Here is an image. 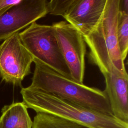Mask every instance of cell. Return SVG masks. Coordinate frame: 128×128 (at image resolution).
Here are the masks:
<instances>
[{
    "label": "cell",
    "instance_id": "cell-1",
    "mask_svg": "<svg viewBox=\"0 0 128 128\" xmlns=\"http://www.w3.org/2000/svg\"><path fill=\"white\" fill-rule=\"evenodd\" d=\"M34 70L30 87L54 94L104 114L112 116L104 91L78 82L34 58Z\"/></svg>",
    "mask_w": 128,
    "mask_h": 128
},
{
    "label": "cell",
    "instance_id": "cell-2",
    "mask_svg": "<svg viewBox=\"0 0 128 128\" xmlns=\"http://www.w3.org/2000/svg\"><path fill=\"white\" fill-rule=\"evenodd\" d=\"M23 102L36 112L53 115L90 128H128V123L113 116L83 107L29 86L20 90Z\"/></svg>",
    "mask_w": 128,
    "mask_h": 128
},
{
    "label": "cell",
    "instance_id": "cell-3",
    "mask_svg": "<svg viewBox=\"0 0 128 128\" xmlns=\"http://www.w3.org/2000/svg\"><path fill=\"white\" fill-rule=\"evenodd\" d=\"M84 38L90 48V60L98 68L104 78V91L108 96L112 116L128 123V73L122 72L114 66L106 48L94 30Z\"/></svg>",
    "mask_w": 128,
    "mask_h": 128
},
{
    "label": "cell",
    "instance_id": "cell-4",
    "mask_svg": "<svg viewBox=\"0 0 128 128\" xmlns=\"http://www.w3.org/2000/svg\"><path fill=\"white\" fill-rule=\"evenodd\" d=\"M19 35L23 45L34 58L62 76L72 78L52 26L34 22L19 32Z\"/></svg>",
    "mask_w": 128,
    "mask_h": 128
},
{
    "label": "cell",
    "instance_id": "cell-5",
    "mask_svg": "<svg viewBox=\"0 0 128 128\" xmlns=\"http://www.w3.org/2000/svg\"><path fill=\"white\" fill-rule=\"evenodd\" d=\"M52 26L72 78L83 84L86 52L83 36L66 21L54 22Z\"/></svg>",
    "mask_w": 128,
    "mask_h": 128
},
{
    "label": "cell",
    "instance_id": "cell-6",
    "mask_svg": "<svg viewBox=\"0 0 128 128\" xmlns=\"http://www.w3.org/2000/svg\"><path fill=\"white\" fill-rule=\"evenodd\" d=\"M34 58L23 45L16 33L0 45V76L2 80L21 86L24 78L31 74Z\"/></svg>",
    "mask_w": 128,
    "mask_h": 128
},
{
    "label": "cell",
    "instance_id": "cell-7",
    "mask_svg": "<svg viewBox=\"0 0 128 128\" xmlns=\"http://www.w3.org/2000/svg\"><path fill=\"white\" fill-rule=\"evenodd\" d=\"M48 14V0H21L0 16V42Z\"/></svg>",
    "mask_w": 128,
    "mask_h": 128
},
{
    "label": "cell",
    "instance_id": "cell-8",
    "mask_svg": "<svg viewBox=\"0 0 128 128\" xmlns=\"http://www.w3.org/2000/svg\"><path fill=\"white\" fill-rule=\"evenodd\" d=\"M120 0H106L102 15L94 30L98 34L108 50L114 66L127 73L118 41V24Z\"/></svg>",
    "mask_w": 128,
    "mask_h": 128
},
{
    "label": "cell",
    "instance_id": "cell-9",
    "mask_svg": "<svg viewBox=\"0 0 128 128\" xmlns=\"http://www.w3.org/2000/svg\"><path fill=\"white\" fill-rule=\"evenodd\" d=\"M106 2V0H75L63 18L84 36L98 23Z\"/></svg>",
    "mask_w": 128,
    "mask_h": 128
},
{
    "label": "cell",
    "instance_id": "cell-10",
    "mask_svg": "<svg viewBox=\"0 0 128 128\" xmlns=\"http://www.w3.org/2000/svg\"><path fill=\"white\" fill-rule=\"evenodd\" d=\"M23 102H13L2 110L0 128H32V120Z\"/></svg>",
    "mask_w": 128,
    "mask_h": 128
},
{
    "label": "cell",
    "instance_id": "cell-11",
    "mask_svg": "<svg viewBox=\"0 0 128 128\" xmlns=\"http://www.w3.org/2000/svg\"><path fill=\"white\" fill-rule=\"evenodd\" d=\"M32 128H90L50 114L38 112L32 120Z\"/></svg>",
    "mask_w": 128,
    "mask_h": 128
},
{
    "label": "cell",
    "instance_id": "cell-12",
    "mask_svg": "<svg viewBox=\"0 0 128 128\" xmlns=\"http://www.w3.org/2000/svg\"><path fill=\"white\" fill-rule=\"evenodd\" d=\"M117 36L120 52L124 61L128 52V13L120 9L118 18Z\"/></svg>",
    "mask_w": 128,
    "mask_h": 128
},
{
    "label": "cell",
    "instance_id": "cell-13",
    "mask_svg": "<svg viewBox=\"0 0 128 128\" xmlns=\"http://www.w3.org/2000/svg\"><path fill=\"white\" fill-rule=\"evenodd\" d=\"M75 0H48V14L54 16H64Z\"/></svg>",
    "mask_w": 128,
    "mask_h": 128
},
{
    "label": "cell",
    "instance_id": "cell-14",
    "mask_svg": "<svg viewBox=\"0 0 128 128\" xmlns=\"http://www.w3.org/2000/svg\"><path fill=\"white\" fill-rule=\"evenodd\" d=\"M21 0H0V16Z\"/></svg>",
    "mask_w": 128,
    "mask_h": 128
}]
</instances>
